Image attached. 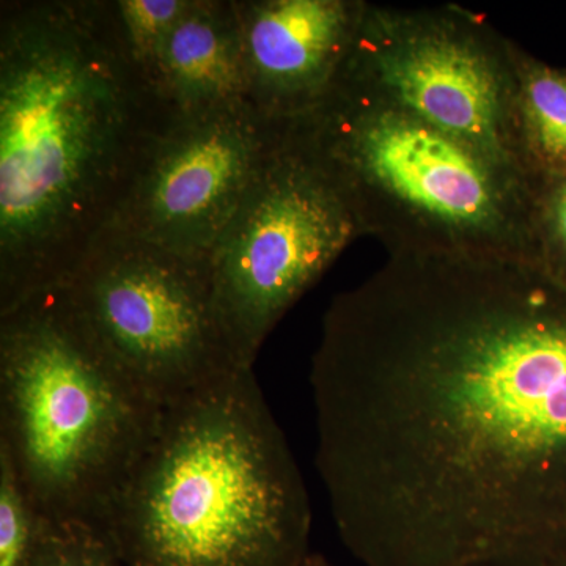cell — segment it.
<instances>
[{
  "mask_svg": "<svg viewBox=\"0 0 566 566\" xmlns=\"http://www.w3.org/2000/svg\"><path fill=\"white\" fill-rule=\"evenodd\" d=\"M344 192L296 120L210 255L212 300L241 367L356 238Z\"/></svg>",
  "mask_w": 566,
  "mask_h": 566,
  "instance_id": "ba28073f",
  "label": "cell"
},
{
  "mask_svg": "<svg viewBox=\"0 0 566 566\" xmlns=\"http://www.w3.org/2000/svg\"><path fill=\"white\" fill-rule=\"evenodd\" d=\"M163 408L92 340L62 286L0 314V452L51 521L104 527Z\"/></svg>",
  "mask_w": 566,
  "mask_h": 566,
  "instance_id": "277c9868",
  "label": "cell"
},
{
  "mask_svg": "<svg viewBox=\"0 0 566 566\" xmlns=\"http://www.w3.org/2000/svg\"><path fill=\"white\" fill-rule=\"evenodd\" d=\"M520 107L528 159L539 177H566V71L517 46Z\"/></svg>",
  "mask_w": 566,
  "mask_h": 566,
  "instance_id": "7c38bea8",
  "label": "cell"
},
{
  "mask_svg": "<svg viewBox=\"0 0 566 566\" xmlns=\"http://www.w3.org/2000/svg\"><path fill=\"white\" fill-rule=\"evenodd\" d=\"M289 122L251 103L177 118L145 156L109 227L182 255L210 256Z\"/></svg>",
  "mask_w": 566,
  "mask_h": 566,
  "instance_id": "9c48e42d",
  "label": "cell"
},
{
  "mask_svg": "<svg viewBox=\"0 0 566 566\" xmlns=\"http://www.w3.org/2000/svg\"><path fill=\"white\" fill-rule=\"evenodd\" d=\"M304 566H333L329 564V562L326 560V558L322 556H316V554H312L311 557H308V560L305 562Z\"/></svg>",
  "mask_w": 566,
  "mask_h": 566,
  "instance_id": "ac0fdd59",
  "label": "cell"
},
{
  "mask_svg": "<svg viewBox=\"0 0 566 566\" xmlns=\"http://www.w3.org/2000/svg\"><path fill=\"white\" fill-rule=\"evenodd\" d=\"M62 289L92 340L158 405L245 368L216 314L210 256L107 227Z\"/></svg>",
  "mask_w": 566,
  "mask_h": 566,
  "instance_id": "52a82bcc",
  "label": "cell"
},
{
  "mask_svg": "<svg viewBox=\"0 0 566 566\" xmlns=\"http://www.w3.org/2000/svg\"><path fill=\"white\" fill-rule=\"evenodd\" d=\"M103 531L123 566H304L311 499L253 368L164 406Z\"/></svg>",
  "mask_w": 566,
  "mask_h": 566,
  "instance_id": "3957f363",
  "label": "cell"
},
{
  "mask_svg": "<svg viewBox=\"0 0 566 566\" xmlns=\"http://www.w3.org/2000/svg\"><path fill=\"white\" fill-rule=\"evenodd\" d=\"M335 82L412 112L494 163L543 178L524 137L517 44L475 11L367 2Z\"/></svg>",
  "mask_w": 566,
  "mask_h": 566,
  "instance_id": "8992f818",
  "label": "cell"
},
{
  "mask_svg": "<svg viewBox=\"0 0 566 566\" xmlns=\"http://www.w3.org/2000/svg\"><path fill=\"white\" fill-rule=\"evenodd\" d=\"M538 262L566 281V177H545L535 197Z\"/></svg>",
  "mask_w": 566,
  "mask_h": 566,
  "instance_id": "2e32d148",
  "label": "cell"
},
{
  "mask_svg": "<svg viewBox=\"0 0 566 566\" xmlns=\"http://www.w3.org/2000/svg\"><path fill=\"white\" fill-rule=\"evenodd\" d=\"M490 566H566V528L506 560Z\"/></svg>",
  "mask_w": 566,
  "mask_h": 566,
  "instance_id": "e0dca14e",
  "label": "cell"
},
{
  "mask_svg": "<svg viewBox=\"0 0 566 566\" xmlns=\"http://www.w3.org/2000/svg\"><path fill=\"white\" fill-rule=\"evenodd\" d=\"M318 469L364 566H490L566 528V281L497 253H394L311 364Z\"/></svg>",
  "mask_w": 566,
  "mask_h": 566,
  "instance_id": "6da1fadb",
  "label": "cell"
},
{
  "mask_svg": "<svg viewBox=\"0 0 566 566\" xmlns=\"http://www.w3.org/2000/svg\"><path fill=\"white\" fill-rule=\"evenodd\" d=\"M191 2L192 0H114L126 51L155 88L156 70L164 41Z\"/></svg>",
  "mask_w": 566,
  "mask_h": 566,
  "instance_id": "5bb4252c",
  "label": "cell"
},
{
  "mask_svg": "<svg viewBox=\"0 0 566 566\" xmlns=\"http://www.w3.org/2000/svg\"><path fill=\"white\" fill-rule=\"evenodd\" d=\"M51 523L0 452V566L28 565Z\"/></svg>",
  "mask_w": 566,
  "mask_h": 566,
  "instance_id": "4fadbf2b",
  "label": "cell"
},
{
  "mask_svg": "<svg viewBox=\"0 0 566 566\" xmlns=\"http://www.w3.org/2000/svg\"><path fill=\"white\" fill-rule=\"evenodd\" d=\"M360 232L394 253H497L538 260L542 180L502 166L412 112L335 82L294 118Z\"/></svg>",
  "mask_w": 566,
  "mask_h": 566,
  "instance_id": "5b68a950",
  "label": "cell"
},
{
  "mask_svg": "<svg viewBox=\"0 0 566 566\" xmlns=\"http://www.w3.org/2000/svg\"><path fill=\"white\" fill-rule=\"evenodd\" d=\"M25 566H123L103 528L52 521L43 542Z\"/></svg>",
  "mask_w": 566,
  "mask_h": 566,
  "instance_id": "9a60e30c",
  "label": "cell"
},
{
  "mask_svg": "<svg viewBox=\"0 0 566 566\" xmlns=\"http://www.w3.org/2000/svg\"><path fill=\"white\" fill-rule=\"evenodd\" d=\"M365 0H234L248 103L292 120L323 102L352 51Z\"/></svg>",
  "mask_w": 566,
  "mask_h": 566,
  "instance_id": "30bf717a",
  "label": "cell"
},
{
  "mask_svg": "<svg viewBox=\"0 0 566 566\" xmlns=\"http://www.w3.org/2000/svg\"><path fill=\"white\" fill-rule=\"evenodd\" d=\"M156 88L178 118L248 103L234 0H192L164 41Z\"/></svg>",
  "mask_w": 566,
  "mask_h": 566,
  "instance_id": "8fae6325",
  "label": "cell"
},
{
  "mask_svg": "<svg viewBox=\"0 0 566 566\" xmlns=\"http://www.w3.org/2000/svg\"><path fill=\"white\" fill-rule=\"evenodd\" d=\"M177 118L114 0L0 3V314L70 282Z\"/></svg>",
  "mask_w": 566,
  "mask_h": 566,
  "instance_id": "7a4b0ae2",
  "label": "cell"
}]
</instances>
